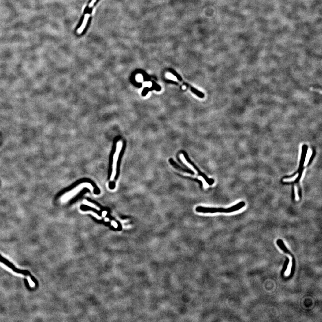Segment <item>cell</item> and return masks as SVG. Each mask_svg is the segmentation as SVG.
<instances>
[{
	"mask_svg": "<svg viewBox=\"0 0 322 322\" xmlns=\"http://www.w3.org/2000/svg\"><path fill=\"white\" fill-rule=\"evenodd\" d=\"M122 142L121 141H119L117 143L116 152L114 154L113 159V170H112V175H111V178H110L111 181H113L116 176V174H117V163L119 157L120 153L122 149Z\"/></svg>",
	"mask_w": 322,
	"mask_h": 322,
	"instance_id": "obj_5",
	"label": "cell"
},
{
	"mask_svg": "<svg viewBox=\"0 0 322 322\" xmlns=\"http://www.w3.org/2000/svg\"><path fill=\"white\" fill-rule=\"evenodd\" d=\"M80 213H83V214H90L91 215L93 216L94 217H96L97 219L98 220H101L102 217H101L99 216L97 213H96L92 211H83L80 210Z\"/></svg>",
	"mask_w": 322,
	"mask_h": 322,
	"instance_id": "obj_8",
	"label": "cell"
},
{
	"mask_svg": "<svg viewBox=\"0 0 322 322\" xmlns=\"http://www.w3.org/2000/svg\"><path fill=\"white\" fill-rule=\"evenodd\" d=\"M111 224H112V225L116 228H117L118 226L117 223L116 221H112V222H111Z\"/></svg>",
	"mask_w": 322,
	"mask_h": 322,
	"instance_id": "obj_10",
	"label": "cell"
},
{
	"mask_svg": "<svg viewBox=\"0 0 322 322\" xmlns=\"http://www.w3.org/2000/svg\"><path fill=\"white\" fill-rule=\"evenodd\" d=\"M86 187L89 189L92 192H93L94 187L91 183H81L77 186L76 187L73 188L72 190L64 194L62 197V202H68L72 198H73L74 196H76L78 194V192H80L81 190H82V189H83L84 188H86Z\"/></svg>",
	"mask_w": 322,
	"mask_h": 322,
	"instance_id": "obj_2",
	"label": "cell"
},
{
	"mask_svg": "<svg viewBox=\"0 0 322 322\" xmlns=\"http://www.w3.org/2000/svg\"><path fill=\"white\" fill-rule=\"evenodd\" d=\"M0 262L5 264L9 268H11L13 271H14V272H16V273L24 275H28L30 276V278H31V280L32 281H33L34 283L35 284L36 286H38V284L37 280L31 274L30 272L28 271L18 269L16 268L14 266V265H13V264L10 263L8 260L5 259V258L2 257L1 255H0Z\"/></svg>",
	"mask_w": 322,
	"mask_h": 322,
	"instance_id": "obj_3",
	"label": "cell"
},
{
	"mask_svg": "<svg viewBox=\"0 0 322 322\" xmlns=\"http://www.w3.org/2000/svg\"><path fill=\"white\" fill-rule=\"evenodd\" d=\"M107 211H104L102 212V216L103 217H105L106 215L107 214Z\"/></svg>",
	"mask_w": 322,
	"mask_h": 322,
	"instance_id": "obj_13",
	"label": "cell"
},
{
	"mask_svg": "<svg viewBox=\"0 0 322 322\" xmlns=\"http://www.w3.org/2000/svg\"><path fill=\"white\" fill-rule=\"evenodd\" d=\"M167 76H168V78H170V79H172V80H176V79H175V77H174V76H173V75H171V74H168V75Z\"/></svg>",
	"mask_w": 322,
	"mask_h": 322,
	"instance_id": "obj_12",
	"label": "cell"
},
{
	"mask_svg": "<svg viewBox=\"0 0 322 322\" xmlns=\"http://www.w3.org/2000/svg\"><path fill=\"white\" fill-rule=\"evenodd\" d=\"M83 204L84 205H86L88 206L91 207L93 208L96 209L97 210H100V209L98 207L96 206L95 205L93 204V203H91V202H88L86 200H84L83 202Z\"/></svg>",
	"mask_w": 322,
	"mask_h": 322,
	"instance_id": "obj_9",
	"label": "cell"
},
{
	"mask_svg": "<svg viewBox=\"0 0 322 322\" xmlns=\"http://www.w3.org/2000/svg\"><path fill=\"white\" fill-rule=\"evenodd\" d=\"M245 205L244 202H242L238 204L228 208H222L207 207L197 206L196 207V211L198 213H229L234 212L244 207Z\"/></svg>",
	"mask_w": 322,
	"mask_h": 322,
	"instance_id": "obj_1",
	"label": "cell"
},
{
	"mask_svg": "<svg viewBox=\"0 0 322 322\" xmlns=\"http://www.w3.org/2000/svg\"><path fill=\"white\" fill-rule=\"evenodd\" d=\"M307 151V146L306 145H304L302 146V152L299 167L298 171L296 172L297 173H299L302 169L303 168V164L305 161V157H306V154Z\"/></svg>",
	"mask_w": 322,
	"mask_h": 322,
	"instance_id": "obj_7",
	"label": "cell"
},
{
	"mask_svg": "<svg viewBox=\"0 0 322 322\" xmlns=\"http://www.w3.org/2000/svg\"><path fill=\"white\" fill-rule=\"evenodd\" d=\"M105 221H109V219H108V218H105Z\"/></svg>",
	"mask_w": 322,
	"mask_h": 322,
	"instance_id": "obj_14",
	"label": "cell"
},
{
	"mask_svg": "<svg viewBox=\"0 0 322 322\" xmlns=\"http://www.w3.org/2000/svg\"><path fill=\"white\" fill-rule=\"evenodd\" d=\"M182 153L183 154V156H184V158L186 161L188 162L189 164H190L191 166L194 167V169L197 171L198 175H199L200 176H202L204 180L206 182L209 184V185H212L214 183V180L213 179L209 178L208 177L205 175L201 172V170L199 169L198 167L195 165V163L193 162L190 158H189V156H188V154L186 152L184 151H181Z\"/></svg>",
	"mask_w": 322,
	"mask_h": 322,
	"instance_id": "obj_4",
	"label": "cell"
},
{
	"mask_svg": "<svg viewBox=\"0 0 322 322\" xmlns=\"http://www.w3.org/2000/svg\"><path fill=\"white\" fill-rule=\"evenodd\" d=\"M183 89H185L186 88L185 87H184V86H183Z\"/></svg>",
	"mask_w": 322,
	"mask_h": 322,
	"instance_id": "obj_15",
	"label": "cell"
},
{
	"mask_svg": "<svg viewBox=\"0 0 322 322\" xmlns=\"http://www.w3.org/2000/svg\"><path fill=\"white\" fill-rule=\"evenodd\" d=\"M169 162L170 163L171 165L175 169L177 170L178 171H181L182 172H183L188 173V174H190L191 175H194L195 174V172H193V171L191 170V169H188V168H184L183 167H181L178 164L176 163L174 159L172 158H170L169 159Z\"/></svg>",
	"mask_w": 322,
	"mask_h": 322,
	"instance_id": "obj_6",
	"label": "cell"
},
{
	"mask_svg": "<svg viewBox=\"0 0 322 322\" xmlns=\"http://www.w3.org/2000/svg\"><path fill=\"white\" fill-rule=\"evenodd\" d=\"M24 281H25V285H26V286H27V288H28V289H29V284L28 280H27L26 279H24Z\"/></svg>",
	"mask_w": 322,
	"mask_h": 322,
	"instance_id": "obj_11",
	"label": "cell"
}]
</instances>
